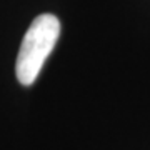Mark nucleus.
Listing matches in <instances>:
<instances>
[{
    "label": "nucleus",
    "mask_w": 150,
    "mask_h": 150,
    "mask_svg": "<svg viewBox=\"0 0 150 150\" xmlns=\"http://www.w3.org/2000/svg\"><path fill=\"white\" fill-rule=\"evenodd\" d=\"M60 35V22L52 13H42L23 35L17 57V79L22 85H32Z\"/></svg>",
    "instance_id": "1"
}]
</instances>
